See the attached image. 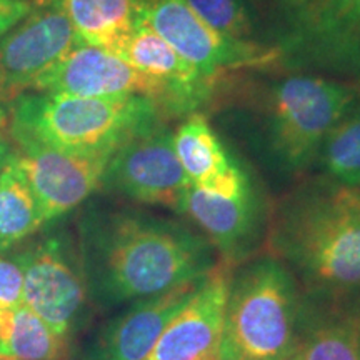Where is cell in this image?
<instances>
[{"instance_id":"obj_1","label":"cell","mask_w":360,"mask_h":360,"mask_svg":"<svg viewBox=\"0 0 360 360\" xmlns=\"http://www.w3.org/2000/svg\"><path fill=\"white\" fill-rule=\"evenodd\" d=\"M80 232L87 290L102 304L165 294L220 262L212 244L187 225L135 210L90 214Z\"/></svg>"},{"instance_id":"obj_2","label":"cell","mask_w":360,"mask_h":360,"mask_svg":"<svg viewBox=\"0 0 360 360\" xmlns=\"http://www.w3.org/2000/svg\"><path fill=\"white\" fill-rule=\"evenodd\" d=\"M360 97V89L317 74L219 85L214 102L237 117L272 165L300 174L317 160L323 139ZM212 102V103H214Z\"/></svg>"},{"instance_id":"obj_3","label":"cell","mask_w":360,"mask_h":360,"mask_svg":"<svg viewBox=\"0 0 360 360\" xmlns=\"http://www.w3.org/2000/svg\"><path fill=\"white\" fill-rule=\"evenodd\" d=\"M270 255L307 290H360V188L327 177L305 180L274 207Z\"/></svg>"},{"instance_id":"obj_4","label":"cell","mask_w":360,"mask_h":360,"mask_svg":"<svg viewBox=\"0 0 360 360\" xmlns=\"http://www.w3.org/2000/svg\"><path fill=\"white\" fill-rule=\"evenodd\" d=\"M165 119L157 103L143 96L77 97L24 94L11 109L12 134L19 143L72 152L114 154L134 135Z\"/></svg>"},{"instance_id":"obj_5","label":"cell","mask_w":360,"mask_h":360,"mask_svg":"<svg viewBox=\"0 0 360 360\" xmlns=\"http://www.w3.org/2000/svg\"><path fill=\"white\" fill-rule=\"evenodd\" d=\"M236 267L229 278L219 360H285L300 305L295 276L274 255Z\"/></svg>"},{"instance_id":"obj_6","label":"cell","mask_w":360,"mask_h":360,"mask_svg":"<svg viewBox=\"0 0 360 360\" xmlns=\"http://www.w3.org/2000/svg\"><path fill=\"white\" fill-rule=\"evenodd\" d=\"M262 44L283 72H302L360 89V0H321L265 27Z\"/></svg>"},{"instance_id":"obj_7","label":"cell","mask_w":360,"mask_h":360,"mask_svg":"<svg viewBox=\"0 0 360 360\" xmlns=\"http://www.w3.org/2000/svg\"><path fill=\"white\" fill-rule=\"evenodd\" d=\"M139 22L150 27L205 77L224 80L244 69L274 67L277 53L262 44H247L215 32L186 0H139Z\"/></svg>"},{"instance_id":"obj_8","label":"cell","mask_w":360,"mask_h":360,"mask_svg":"<svg viewBox=\"0 0 360 360\" xmlns=\"http://www.w3.org/2000/svg\"><path fill=\"white\" fill-rule=\"evenodd\" d=\"M101 187L139 202L182 214L191 187L174 146V132L164 122L134 135L112 154Z\"/></svg>"},{"instance_id":"obj_9","label":"cell","mask_w":360,"mask_h":360,"mask_svg":"<svg viewBox=\"0 0 360 360\" xmlns=\"http://www.w3.org/2000/svg\"><path fill=\"white\" fill-rule=\"evenodd\" d=\"M77 44L64 0H42L12 27L0 40V120Z\"/></svg>"},{"instance_id":"obj_10","label":"cell","mask_w":360,"mask_h":360,"mask_svg":"<svg viewBox=\"0 0 360 360\" xmlns=\"http://www.w3.org/2000/svg\"><path fill=\"white\" fill-rule=\"evenodd\" d=\"M24 274V305L57 335L77 327L87 302L82 264L60 237H47L17 257Z\"/></svg>"},{"instance_id":"obj_11","label":"cell","mask_w":360,"mask_h":360,"mask_svg":"<svg viewBox=\"0 0 360 360\" xmlns=\"http://www.w3.org/2000/svg\"><path fill=\"white\" fill-rule=\"evenodd\" d=\"M115 53L159 85L162 92L160 109L165 119H186L199 112L204 114V109L212 105L222 82L205 77L199 69L175 52L172 45L139 20L132 32L117 47Z\"/></svg>"},{"instance_id":"obj_12","label":"cell","mask_w":360,"mask_h":360,"mask_svg":"<svg viewBox=\"0 0 360 360\" xmlns=\"http://www.w3.org/2000/svg\"><path fill=\"white\" fill-rule=\"evenodd\" d=\"M15 154L37 199L44 222L69 214L92 195L102 184L112 154H72L40 146L19 143Z\"/></svg>"},{"instance_id":"obj_13","label":"cell","mask_w":360,"mask_h":360,"mask_svg":"<svg viewBox=\"0 0 360 360\" xmlns=\"http://www.w3.org/2000/svg\"><path fill=\"white\" fill-rule=\"evenodd\" d=\"M32 92L77 97L143 96L160 109L162 92L154 80L107 49L79 42L34 85ZM162 112V109H160Z\"/></svg>"},{"instance_id":"obj_14","label":"cell","mask_w":360,"mask_h":360,"mask_svg":"<svg viewBox=\"0 0 360 360\" xmlns=\"http://www.w3.org/2000/svg\"><path fill=\"white\" fill-rule=\"evenodd\" d=\"M285 360H360V290H307L300 295Z\"/></svg>"},{"instance_id":"obj_15","label":"cell","mask_w":360,"mask_h":360,"mask_svg":"<svg viewBox=\"0 0 360 360\" xmlns=\"http://www.w3.org/2000/svg\"><path fill=\"white\" fill-rule=\"evenodd\" d=\"M232 267L222 260L162 332L147 360H219Z\"/></svg>"},{"instance_id":"obj_16","label":"cell","mask_w":360,"mask_h":360,"mask_svg":"<svg viewBox=\"0 0 360 360\" xmlns=\"http://www.w3.org/2000/svg\"><path fill=\"white\" fill-rule=\"evenodd\" d=\"M182 214L205 233L229 267L249 260L265 232L264 202L255 186L238 197H222L191 184L184 197Z\"/></svg>"},{"instance_id":"obj_17","label":"cell","mask_w":360,"mask_h":360,"mask_svg":"<svg viewBox=\"0 0 360 360\" xmlns=\"http://www.w3.org/2000/svg\"><path fill=\"white\" fill-rule=\"evenodd\" d=\"M174 146L193 187L215 195L238 197L255 186L200 112L184 119L174 132Z\"/></svg>"},{"instance_id":"obj_18","label":"cell","mask_w":360,"mask_h":360,"mask_svg":"<svg viewBox=\"0 0 360 360\" xmlns=\"http://www.w3.org/2000/svg\"><path fill=\"white\" fill-rule=\"evenodd\" d=\"M202 278L165 294L137 300L107 326L89 360H147L162 332L188 302Z\"/></svg>"},{"instance_id":"obj_19","label":"cell","mask_w":360,"mask_h":360,"mask_svg":"<svg viewBox=\"0 0 360 360\" xmlns=\"http://www.w3.org/2000/svg\"><path fill=\"white\" fill-rule=\"evenodd\" d=\"M79 42L115 52L139 19V0H64Z\"/></svg>"},{"instance_id":"obj_20","label":"cell","mask_w":360,"mask_h":360,"mask_svg":"<svg viewBox=\"0 0 360 360\" xmlns=\"http://www.w3.org/2000/svg\"><path fill=\"white\" fill-rule=\"evenodd\" d=\"M67 339L25 305L0 309V360H62Z\"/></svg>"},{"instance_id":"obj_21","label":"cell","mask_w":360,"mask_h":360,"mask_svg":"<svg viewBox=\"0 0 360 360\" xmlns=\"http://www.w3.org/2000/svg\"><path fill=\"white\" fill-rule=\"evenodd\" d=\"M44 224L29 180L12 154L0 174V252L32 236Z\"/></svg>"},{"instance_id":"obj_22","label":"cell","mask_w":360,"mask_h":360,"mask_svg":"<svg viewBox=\"0 0 360 360\" xmlns=\"http://www.w3.org/2000/svg\"><path fill=\"white\" fill-rule=\"evenodd\" d=\"M315 162L327 179L360 187V97L323 139Z\"/></svg>"},{"instance_id":"obj_23","label":"cell","mask_w":360,"mask_h":360,"mask_svg":"<svg viewBox=\"0 0 360 360\" xmlns=\"http://www.w3.org/2000/svg\"><path fill=\"white\" fill-rule=\"evenodd\" d=\"M186 2L215 32L238 42L262 44L257 20L245 0H186Z\"/></svg>"},{"instance_id":"obj_24","label":"cell","mask_w":360,"mask_h":360,"mask_svg":"<svg viewBox=\"0 0 360 360\" xmlns=\"http://www.w3.org/2000/svg\"><path fill=\"white\" fill-rule=\"evenodd\" d=\"M24 305V274L19 262L0 257V309Z\"/></svg>"},{"instance_id":"obj_25","label":"cell","mask_w":360,"mask_h":360,"mask_svg":"<svg viewBox=\"0 0 360 360\" xmlns=\"http://www.w3.org/2000/svg\"><path fill=\"white\" fill-rule=\"evenodd\" d=\"M245 2L249 4L255 20L259 17L264 20V25L269 27L292 15V13L321 2V0H245Z\"/></svg>"},{"instance_id":"obj_26","label":"cell","mask_w":360,"mask_h":360,"mask_svg":"<svg viewBox=\"0 0 360 360\" xmlns=\"http://www.w3.org/2000/svg\"><path fill=\"white\" fill-rule=\"evenodd\" d=\"M32 11L27 0H0V35L7 34Z\"/></svg>"},{"instance_id":"obj_27","label":"cell","mask_w":360,"mask_h":360,"mask_svg":"<svg viewBox=\"0 0 360 360\" xmlns=\"http://www.w3.org/2000/svg\"><path fill=\"white\" fill-rule=\"evenodd\" d=\"M11 155H12L11 148H8L7 143L4 142L2 139H0V174H2L4 167L7 165V162H8V159H11Z\"/></svg>"},{"instance_id":"obj_28","label":"cell","mask_w":360,"mask_h":360,"mask_svg":"<svg viewBox=\"0 0 360 360\" xmlns=\"http://www.w3.org/2000/svg\"><path fill=\"white\" fill-rule=\"evenodd\" d=\"M224 360H247V359H242V357H233V359H224Z\"/></svg>"}]
</instances>
